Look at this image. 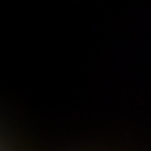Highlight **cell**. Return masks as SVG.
I'll use <instances>...</instances> for the list:
<instances>
[]
</instances>
